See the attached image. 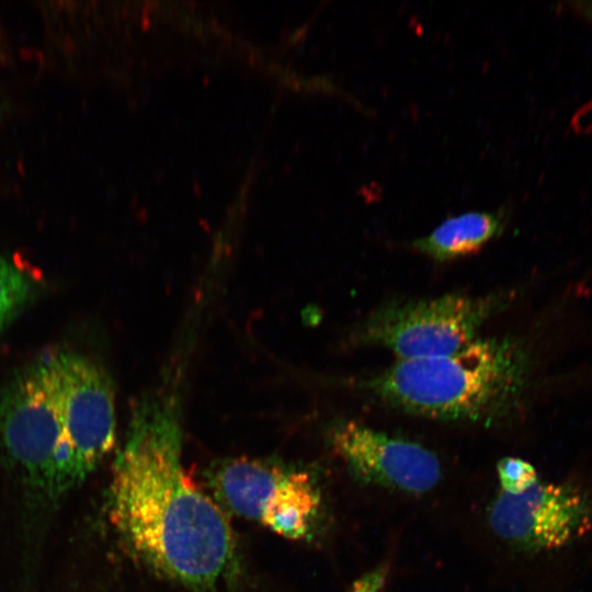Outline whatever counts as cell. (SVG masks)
Returning a JSON list of instances; mask_svg holds the SVG:
<instances>
[{
    "label": "cell",
    "instance_id": "obj_12",
    "mask_svg": "<svg viewBox=\"0 0 592 592\" xmlns=\"http://www.w3.org/2000/svg\"><path fill=\"white\" fill-rule=\"evenodd\" d=\"M585 15L590 19V21L592 22V3H587L583 8H581Z\"/></svg>",
    "mask_w": 592,
    "mask_h": 592
},
{
    "label": "cell",
    "instance_id": "obj_1",
    "mask_svg": "<svg viewBox=\"0 0 592 592\" xmlns=\"http://www.w3.org/2000/svg\"><path fill=\"white\" fill-rule=\"evenodd\" d=\"M178 392L159 387L135 403L107 493L125 547L185 587L215 585L232 568L236 540L225 513L185 473Z\"/></svg>",
    "mask_w": 592,
    "mask_h": 592
},
{
    "label": "cell",
    "instance_id": "obj_7",
    "mask_svg": "<svg viewBox=\"0 0 592 592\" xmlns=\"http://www.w3.org/2000/svg\"><path fill=\"white\" fill-rule=\"evenodd\" d=\"M331 442L357 482L420 494L441 479L435 454L424 446L377 431L357 421H342Z\"/></svg>",
    "mask_w": 592,
    "mask_h": 592
},
{
    "label": "cell",
    "instance_id": "obj_11",
    "mask_svg": "<svg viewBox=\"0 0 592 592\" xmlns=\"http://www.w3.org/2000/svg\"><path fill=\"white\" fill-rule=\"evenodd\" d=\"M387 573V566L379 565L355 580L349 592H383Z\"/></svg>",
    "mask_w": 592,
    "mask_h": 592
},
{
    "label": "cell",
    "instance_id": "obj_4",
    "mask_svg": "<svg viewBox=\"0 0 592 592\" xmlns=\"http://www.w3.org/2000/svg\"><path fill=\"white\" fill-rule=\"evenodd\" d=\"M508 296L489 294L408 300L379 308L360 325L356 341L391 351L399 361L452 354L475 340L480 327L505 306Z\"/></svg>",
    "mask_w": 592,
    "mask_h": 592
},
{
    "label": "cell",
    "instance_id": "obj_2",
    "mask_svg": "<svg viewBox=\"0 0 592 592\" xmlns=\"http://www.w3.org/2000/svg\"><path fill=\"white\" fill-rule=\"evenodd\" d=\"M115 436L112 380L86 355L47 352L0 394V449L29 486L49 498L84 481Z\"/></svg>",
    "mask_w": 592,
    "mask_h": 592
},
{
    "label": "cell",
    "instance_id": "obj_8",
    "mask_svg": "<svg viewBox=\"0 0 592 592\" xmlns=\"http://www.w3.org/2000/svg\"><path fill=\"white\" fill-rule=\"evenodd\" d=\"M504 227L502 212H467L449 217L429 235L413 241V248L445 261L477 252Z\"/></svg>",
    "mask_w": 592,
    "mask_h": 592
},
{
    "label": "cell",
    "instance_id": "obj_9",
    "mask_svg": "<svg viewBox=\"0 0 592 592\" xmlns=\"http://www.w3.org/2000/svg\"><path fill=\"white\" fill-rule=\"evenodd\" d=\"M33 291L31 276L14 262L0 257V333L25 306Z\"/></svg>",
    "mask_w": 592,
    "mask_h": 592
},
{
    "label": "cell",
    "instance_id": "obj_6",
    "mask_svg": "<svg viewBox=\"0 0 592 592\" xmlns=\"http://www.w3.org/2000/svg\"><path fill=\"white\" fill-rule=\"evenodd\" d=\"M493 533L526 551L563 547L592 527V506L570 485L537 481L520 494L500 492L488 510Z\"/></svg>",
    "mask_w": 592,
    "mask_h": 592
},
{
    "label": "cell",
    "instance_id": "obj_5",
    "mask_svg": "<svg viewBox=\"0 0 592 592\" xmlns=\"http://www.w3.org/2000/svg\"><path fill=\"white\" fill-rule=\"evenodd\" d=\"M213 482L231 512L288 539L308 535L320 503L307 471L270 460L228 459L215 470Z\"/></svg>",
    "mask_w": 592,
    "mask_h": 592
},
{
    "label": "cell",
    "instance_id": "obj_10",
    "mask_svg": "<svg viewBox=\"0 0 592 592\" xmlns=\"http://www.w3.org/2000/svg\"><path fill=\"white\" fill-rule=\"evenodd\" d=\"M501 491L520 494L538 481L532 464L516 457H504L497 465Z\"/></svg>",
    "mask_w": 592,
    "mask_h": 592
},
{
    "label": "cell",
    "instance_id": "obj_3",
    "mask_svg": "<svg viewBox=\"0 0 592 592\" xmlns=\"http://www.w3.org/2000/svg\"><path fill=\"white\" fill-rule=\"evenodd\" d=\"M530 357L510 338L475 339L443 356L398 361L365 386L384 402L441 421L491 423L519 406Z\"/></svg>",
    "mask_w": 592,
    "mask_h": 592
}]
</instances>
